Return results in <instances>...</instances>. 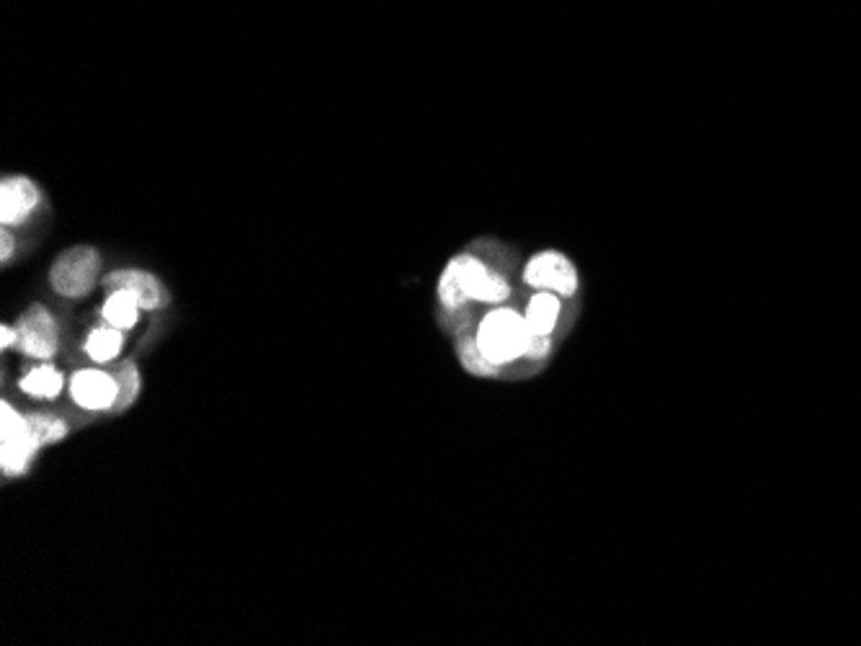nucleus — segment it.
Segmentation results:
<instances>
[{
  "label": "nucleus",
  "mask_w": 861,
  "mask_h": 646,
  "mask_svg": "<svg viewBox=\"0 0 861 646\" xmlns=\"http://www.w3.org/2000/svg\"><path fill=\"white\" fill-rule=\"evenodd\" d=\"M39 202H42V191L34 181L23 178V175L6 178L0 183V222H3V227L27 222Z\"/></svg>",
  "instance_id": "1a4fd4ad"
},
{
  "label": "nucleus",
  "mask_w": 861,
  "mask_h": 646,
  "mask_svg": "<svg viewBox=\"0 0 861 646\" xmlns=\"http://www.w3.org/2000/svg\"><path fill=\"white\" fill-rule=\"evenodd\" d=\"M531 338L534 330L529 322H526V317L518 315L516 309L500 307L483 317L475 342L490 363L506 366L516 361V358L526 356V350L531 346Z\"/></svg>",
  "instance_id": "f03ea898"
},
{
  "label": "nucleus",
  "mask_w": 861,
  "mask_h": 646,
  "mask_svg": "<svg viewBox=\"0 0 861 646\" xmlns=\"http://www.w3.org/2000/svg\"><path fill=\"white\" fill-rule=\"evenodd\" d=\"M62 387H65V377H62V371L54 369L52 363L37 366V369H31L27 377L19 381L21 392L34 397V400H58L62 394Z\"/></svg>",
  "instance_id": "9b49d317"
},
{
  "label": "nucleus",
  "mask_w": 861,
  "mask_h": 646,
  "mask_svg": "<svg viewBox=\"0 0 861 646\" xmlns=\"http://www.w3.org/2000/svg\"><path fill=\"white\" fill-rule=\"evenodd\" d=\"M117 384H119V397L117 404L111 412H124L138 402V397L142 392V373L134 361H122L117 371Z\"/></svg>",
  "instance_id": "4468645a"
},
{
  "label": "nucleus",
  "mask_w": 861,
  "mask_h": 646,
  "mask_svg": "<svg viewBox=\"0 0 861 646\" xmlns=\"http://www.w3.org/2000/svg\"><path fill=\"white\" fill-rule=\"evenodd\" d=\"M526 322L537 335H549L555 330L557 317H560V299L549 291H539L529 299V307H526Z\"/></svg>",
  "instance_id": "ddd939ff"
},
{
  "label": "nucleus",
  "mask_w": 861,
  "mask_h": 646,
  "mask_svg": "<svg viewBox=\"0 0 861 646\" xmlns=\"http://www.w3.org/2000/svg\"><path fill=\"white\" fill-rule=\"evenodd\" d=\"M11 255H13V235L11 229L3 227L0 229V260L8 263L11 260Z\"/></svg>",
  "instance_id": "a211bd4d"
},
{
  "label": "nucleus",
  "mask_w": 861,
  "mask_h": 646,
  "mask_svg": "<svg viewBox=\"0 0 861 646\" xmlns=\"http://www.w3.org/2000/svg\"><path fill=\"white\" fill-rule=\"evenodd\" d=\"M16 332H19L16 348L23 356L39 358V361H50V358L58 356L60 327L44 305H31L16 322Z\"/></svg>",
  "instance_id": "39448f33"
},
{
  "label": "nucleus",
  "mask_w": 861,
  "mask_h": 646,
  "mask_svg": "<svg viewBox=\"0 0 861 646\" xmlns=\"http://www.w3.org/2000/svg\"><path fill=\"white\" fill-rule=\"evenodd\" d=\"M29 428L31 433H34V441L39 449H44V445H52V443H60L62 438L68 435V425L58 418H52V414H29Z\"/></svg>",
  "instance_id": "2eb2a0df"
},
{
  "label": "nucleus",
  "mask_w": 861,
  "mask_h": 646,
  "mask_svg": "<svg viewBox=\"0 0 861 646\" xmlns=\"http://www.w3.org/2000/svg\"><path fill=\"white\" fill-rule=\"evenodd\" d=\"M70 397L78 407L88 412H109L114 410L119 384L117 377L101 369H81L70 379Z\"/></svg>",
  "instance_id": "0eeeda50"
},
{
  "label": "nucleus",
  "mask_w": 861,
  "mask_h": 646,
  "mask_svg": "<svg viewBox=\"0 0 861 646\" xmlns=\"http://www.w3.org/2000/svg\"><path fill=\"white\" fill-rule=\"evenodd\" d=\"M37 451L39 445L29 428V418H23L8 402H0V466H3V474L21 476Z\"/></svg>",
  "instance_id": "20e7f679"
},
{
  "label": "nucleus",
  "mask_w": 861,
  "mask_h": 646,
  "mask_svg": "<svg viewBox=\"0 0 861 646\" xmlns=\"http://www.w3.org/2000/svg\"><path fill=\"white\" fill-rule=\"evenodd\" d=\"M124 350V330L119 327H95L85 340V353L95 363H111Z\"/></svg>",
  "instance_id": "f8f14e48"
},
{
  "label": "nucleus",
  "mask_w": 861,
  "mask_h": 646,
  "mask_svg": "<svg viewBox=\"0 0 861 646\" xmlns=\"http://www.w3.org/2000/svg\"><path fill=\"white\" fill-rule=\"evenodd\" d=\"M103 284H107L109 289L132 291L140 301L142 312H155V309L169 307V301H171V294H169V289H165V284L161 281V278L150 274V270H142V268L114 270V274L107 276V281Z\"/></svg>",
  "instance_id": "6e6552de"
},
{
  "label": "nucleus",
  "mask_w": 861,
  "mask_h": 646,
  "mask_svg": "<svg viewBox=\"0 0 861 646\" xmlns=\"http://www.w3.org/2000/svg\"><path fill=\"white\" fill-rule=\"evenodd\" d=\"M547 350H549V335L534 332L531 346H529V350H526V358H545Z\"/></svg>",
  "instance_id": "f3484780"
},
{
  "label": "nucleus",
  "mask_w": 861,
  "mask_h": 646,
  "mask_svg": "<svg viewBox=\"0 0 861 646\" xmlns=\"http://www.w3.org/2000/svg\"><path fill=\"white\" fill-rule=\"evenodd\" d=\"M508 281L504 276L493 274L475 255H459L444 268L438 281V299L446 309H459L467 301H483V305H498L508 299Z\"/></svg>",
  "instance_id": "f257e3e1"
},
{
  "label": "nucleus",
  "mask_w": 861,
  "mask_h": 646,
  "mask_svg": "<svg viewBox=\"0 0 861 646\" xmlns=\"http://www.w3.org/2000/svg\"><path fill=\"white\" fill-rule=\"evenodd\" d=\"M524 281L529 284L531 289L555 291L560 294V297H573V294L578 291L576 266H573L565 255L555 250L534 255V258L526 263Z\"/></svg>",
  "instance_id": "423d86ee"
},
{
  "label": "nucleus",
  "mask_w": 861,
  "mask_h": 646,
  "mask_svg": "<svg viewBox=\"0 0 861 646\" xmlns=\"http://www.w3.org/2000/svg\"><path fill=\"white\" fill-rule=\"evenodd\" d=\"M459 358H462V366H465L469 373H477V377H496L500 369V366L490 363L488 358L483 356V350L477 348L475 340L459 342Z\"/></svg>",
  "instance_id": "dca6fc26"
},
{
  "label": "nucleus",
  "mask_w": 861,
  "mask_h": 646,
  "mask_svg": "<svg viewBox=\"0 0 861 646\" xmlns=\"http://www.w3.org/2000/svg\"><path fill=\"white\" fill-rule=\"evenodd\" d=\"M16 342H19V332H16V327H8V325L0 327V348L3 350L16 348Z\"/></svg>",
  "instance_id": "6ab92c4d"
},
{
  "label": "nucleus",
  "mask_w": 861,
  "mask_h": 646,
  "mask_svg": "<svg viewBox=\"0 0 861 646\" xmlns=\"http://www.w3.org/2000/svg\"><path fill=\"white\" fill-rule=\"evenodd\" d=\"M140 301L132 291L126 289H111L109 299L103 301L101 307V317L107 320L111 327H119V330H132L140 320Z\"/></svg>",
  "instance_id": "9d476101"
},
{
  "label": "nucleus",
  "mask_w": 861,
  "mask_h": 646,
  "mask_svg": "<svg viewBox=\"0 0 861 646\" xmlns=\"http://www.w3.org/2000/svg\"><path fill=\"white\" fill-rule=\"evenodd\" d=\"M101 270V253L91 245L68 247L52 263L50 284L65 299H83L95 289Z\"/></svg>",
  "instance_id": "7ed1b4c3"
}]
</instances>
